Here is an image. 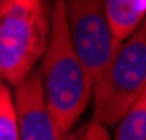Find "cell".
I'll return each instance as SVG.
<instances>
[{"label":"cell","mask_w":146,"mask_h":140,"mask_svg":"<svg viewBox=\"0 0 146 140\" xmlns=\"http://www.w3.org/2000/svg\"><path fill=\"white\" fill-rule=\"evenodd\" d=\"M40 61L46 105L59 130L69 134L91 103L93 77L73 46L63 0L51 2V30Z\"/></svg>","instance_id":"6da1fadb"},{"label":"cell","mask_w":146,"mask_h":140,"mask_svg":"<svg viewBox=\"0 0 146 140\" xmlns=\"http://www.w3.org/2000/svg\"><path fill=\"white\" fill-rule=\"evenodd\" d=\"M51 30L49 0H0V75L16 87L36 71Z\"/></svg>","instance_id":"7a4b0ae2"},{"label":"cell","mask_w":146,"mask_h":140,"mask_svg":"<svg viewBox=\"0 0 146 140\" xmlns=\"http://www.w3.org/2000/svg\"><path fill=\"white\" fill-rule=\"evenodd\" d=\"M146 93V18L121 42L93 81V120L113 126Z\"/></svg>","instance_id":"3957f363"},{"label":"cell","mask_w":146,"mask_h":140,"mask_svg":"<svg viewBox=\"0 0 146 140\" xmlns=\"http://www.w3.org/2000/svg\"><path fill=\"white\" fill-rule=\"evenodd\" d=\"M73 46L93 81L107 67L117 44L107 26L105 0H63Z\"/></svg>","instance_id":"277c9868"},{"label":"cell","mask_w":146,"mask_h":140,"mask_svg":"<svg viewBox=\"0 0 146 140\" xmlns=\"http://www.w3.org/2000/svg\"><path fill=\"white\" fill-rule=\"evenodd\" d=\"M12 99L18 118V140H69V134L59 130L46 105L40 71H32L20 85L12 87Z\"/></svg>","instance_id":"5b68a950"},{"label":"cell","mask_w":146,"mask_h":140,"mask_svg":"<svg viewBox=\"0 0 146 140\" xmlns=\"http://www.w3.org/2000/svg\"><path fill=\"white\" fill-rule=\"evenodd\" d=\"M107 26L113 42H124L146 18V0H105Z\"/></svg>","instance_id":"8992f818"},{"label":"cell","mask_w":146,"mask_h":140,"mask_svg":"<svg viewBox=\"0 0 146 140\" xmlns=\"http://www.w3.org/2000/svg\"><path fill=\"white\" fill-rule=\"evenodd\" d=\"M115 140H146V93L117 122Z\"/></svg>","instance_id":"52a82bcc"},{"label":"cell","mask_w":146,"mask_h":140,"mask_svg":"<svg viewBox=\"0 0 146 140\" xmlns=\"http://www.w3.org/2000/svg\"><path fill=\"white\" fill-rule=\"evenodd\" d=\"M0 140H18V118L12 99V89L0 87Z\"/></svg>","instance_id":"ba28073f"},{"label":"cell","mask_w":146,"mask_h":140,"mask_svg":"<svg viewBox=\"0 0 146 140\" xmlns=\"http://www.w3.org/2000/svg\"><path fill=\"white\" fill-rule=\"evenodd\" d=\"M85 140H111L109 136V132H107V126H103V124H99L95 120H91L89 124H87V128H85Z\"/></svg>","instance_id":"9c48e42d"},{"label":"cell","mask_w":146,"mask_h":140,"mask_svg":"<svg viewBox=\"0 0 146 140\" xmlns=\"http://www.w3.org/2000/svg\"><path fill=\"white\" fill-rule=\"evenodd\" d=\"M2 85H4V81H2V75H0V87H2Z\"/></svg>","instance_id":"30bf717a"},{"label":"cell","mask_w":146,"mask_h":140,"mask_svg":"<svg viewBox=\"0 0 146 140\" xmlns=\"http://www.w3.org/2000/svg\"><path fill=\"white\" fill-rule=\"evenodd\" d=\"M69 140H85V138H69Z\"/></svg>","instance_id":"8fae6325"}]
</instances>
